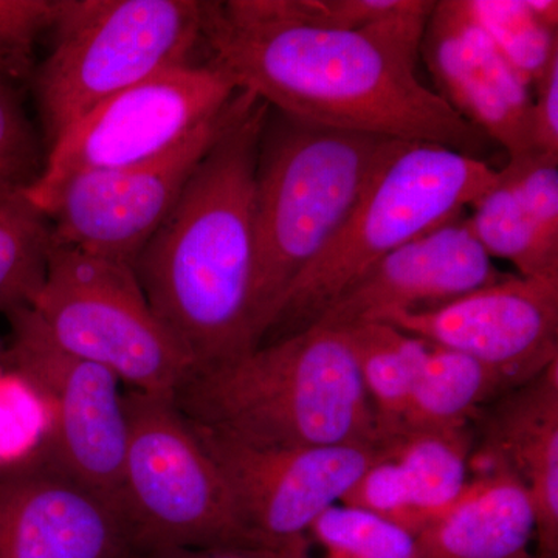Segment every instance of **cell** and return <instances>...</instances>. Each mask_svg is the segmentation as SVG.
Listing matches in <instances>:
<instances>
[{
    "mask_svg": "<svg viewBox=\"0 0 558 558\" xmlns=\"http://www.w3.org/2000/svg\"><path fill=\"white\" fill-rule=\"evenodd\" d=\"M124 410L119 502L134 549L256 545L174 398L130 389Z\"/></svg>",
    "mask_w": 558,
    "mask_h": 558,
    "instance_id": "52a82bcc",
    "label": "cell"
},
{
    "mask_svg": "<svg viewBox=\"0 0 558 558\" xmlns=\"http://www.w3.org/2000/svg\"><path fill=\"white\" fill-rule=\"evenodd\" d=\"M124 558H307L306 539L292 548L259 545L213 546V548L134 549Z\"/></svg>",
    "mask_w": 558,
    "mask_h": 558,
    "instance_id": "4dcf8cb0",
    "label": "cell"
},
{
    "mask_svg": "<svg viewBox=\"0 0 558 558\" xmlns=\"http://www.w3.org/2000/svg\"><path fill=\"white\" fill-rule=\"evenodd\" d=\"M172 398L193 424L255 446L380 442L379 422L343 330L314 326L193 371Z\"/></svg>",
    "mask_w": 558,
    "mask_h": 558,
    "instance_id": "3957f363",
    "label": "cell"
},
{
    "mask_svg": "<svg viewBox=\"0 0 558 558\" xmlns=\"http://www.w3.org/2000/svg\"><path fill=\"white\" fill-rule=\"evenodd\" d=\"M512 388L478 360L427 341L400 429L470 428L484 407Z\"/></svg>",
    "mask_w": 558,
    "mask_h": 558,
    "instance_id": "44dd1931",
    "label": "cell"
},
{
    "mask_svg": "<svg viewBox=\"0 0 558 558\" xmlns=\"http://www.w3.org/2000/svg\"><path fill=\"white\" fill-rule=\"evenodd\" d=\"M50 417L46 402L14 371H0V475L36 461Z\"/></svg>",
    "mask_w": 558,
    "mask_h": 558,
    "instance_id": "4316f807",
    "label": "cell"
},
{
    "mask_svg": "<svg viewBox=\"0 0 558 558\" xmlns=\"http://www.w3.org/2000/svg\"><path fill=\"white\" fill-rule=\"evenodd\" d=\"M236 21H278L336 31L369 27L410 9L413 0H230L219 2Z\"/></svg>",
    "mask_w": 558,
    "mask_h": 558,
    "instance_id": "484cf974",
    "label": "cell"
},
{
    "mask_svg": "<svg viewBox=\"0 0 558 558\" xmlns=\"http://www.w3.org/2000/svg\"><path fill=\"white\" fill-rule=\"evenodd\" d=\"M532 94L531 137L535 154L558 159V60Z\"/></svg>",
    "mask_w": 558,
    "mask_h": 558,
    "instance_id": "f546056e",
    "label": "cell"
},
{
    "mask_svg": "<svg viewBox=\"0 0 558 558\" xmlns=\"http://www.w3.org/2000/svg\"><path fill=\"white\" fill-rule=\"evenodd\" d=\"M190 425L218 468L242 526L256 545L271 548L304 543L314 521L339 505L379 447L255 446Z\"/></svg>",
    "mask_w": 558,
    "mask_h": 558,
    "instance_id": "7c38bea8",
    "label": "cell"
},
{
    "mask_svg": "<svg viewBox=\"0 0 558 558\" xmlns=\"http://www.w3.org/2000/svg\"><path fill=\"white\" fill-rule=\"evenodd\" d=\"M470 229L492 259L520 277L558 279V159H509L494 185L470 205Z\"/></svg>",
    "mask_w": 558,
    "mask_h": 558,
    "instance_id": "d6986e66",
    "label": "cell"
},
{
    "mask_svg": "<svg viewBox=\"0 0 558 558\" xmlns=\"http://www.w3.org/2000/svg\"><path fill=\"white\" fill-rule=\"evenodd\" d=\"M505 275L481 247L464 213L374 264L315 326L343 330L392 312L435 310Z\"/></svg>",
    "mask_w": 558,
    "mask_h": 558,
    "instance_id": "2e32d148",
    "label": "cell"
},
{
    "mask_svg": "<svg viewBox=\"0 0 558 558\" xmlns=\"http://www.w3.org/2000/svg\"><path fill=\"white\" fill-rule=\"evenodd\" d=\"M2 352H3V344L0 343V371H2Z\"/></svg>",
    "mask_w": 558,
    "mask_h": 558,
    "instance_id": "d6a6232c",
    "label": "cell"
},
{
    "mask_svg": "<svg viewBox=\"0 0 558 558\" xmlns=\"http://www.w3.org/2000/svg\"><path fill=\"white\" fill-rule=\"evenodd\" d=\"M421 51L439 97L461 119L501 146L509 159L534 154L532 89L470 16L464 0L435 3Z\"/></svg>",
    "mask_w": 558,
    "mask_h": 558,
    "instance_id": "9a60e30c",
    "label": "cell"
},
{
    "mask_svg": "<svg viewBox=\"0 0 558 558\" xmlns=\"http://www.w3.org/2000/svg\"><path fill=\"white\" fill-rule=\"evenodd\" d=\"M267 110L255 98L220 134L132 267L193 371L258 348L255 179Z\"/></svg>",
    "mask_w": 558,
    "mask_h": 558,
    "instance_id": "7a4b0ae2",
    "label": "cell"
},
{
    "mask_svg": "<svg viewBox=\"0 0 558 558\" xmlns=\"http://www.w3.org/2000/svg\"><path fill=\"white\" fill-rule=\"evenodd\" d=\"M238 94L207 62L161 70L70 124L47 148L43 170L25 196L38 208L75 175L156 159L218 117Z\"/></svg>",
    "mask_w": 558,
    "mask_h": 558,
    "instance_id": "9c48e42d",
    "label": "cell"
},
{
    "mask_svg": "<svg viewBox=\"0 0 558 558\" xmlns=\"http://www.w3.org/2000/svg\"><path fill=\"white\" fill-rule=\"evenodd\" d=\"M470 461L498 464L526 486L539 558H558V360L484 407Z\"/></svg>",
    "mask_w": 558,
    "mask_h": 558,
    "instance_id": "ac0fdd59",
    "label": "cell"
},
{
    "mask_svg": "<svg viewBox=\"0 0 558 558\" xmlns=\"http://www.w3.org/2000/svg\"><path fill=\"white\" fill-rule=\"evenodd\" d=\"M524 558H539V557L538 556H532V554H531V556H527V557H524Z\"/></svg>",
    "mask_w": 558,
    "mask_h": 558,
    "instance_id": "836d02e7",
    "label": "cell"
},
{
    "mask_svg": "<svg viewBox=\"0 0 558 558\" xmlns=\"http://www.w3.org/2000/svg\"><path fill=\"white\" fill-rule=\"evenodd\" d=\"M120 502L35 461L0 475V558H124Z\"/></svg>",
    "mask_w": 558,
    "mask_h": 558,
    "instance_id": "5bb4252c",
    "label": "cell"
},
{
    "mask_svg": "<svg viewBox=\"0 0 558 558\" xmlns=\"http://www.w3.org/2000/svg\"><path fill=\"white\" fill-rule=\"evenodd\" d=\"M403 143L267 110L255 179L258 347L290 286L332 241Z\"/></svg>",
    "mask_w": 558,
    "mask_h": 558,
    "instance_id": "277c9868",
    "label": "cell"
},
{
    "mask_svg": "<svg viewBox=\"0 0 558 558\" xmlns=\"http://www.w3.org/2000/svg\"><path fill=\"white\" fill-rule=\"evenodd\" d=\"M436 2L369 27L336 31L278 21H236L207 3V64L286 116L400 142L435 143L483 159L488 140L416 73Z\"/></svg>",
    "mask_w": 558,
    "mask_h": 558,
    "instance_id": "6da1fadb",
    "label": "cell"
},
{
    "mask_svg": "<svg viewBox=\"0 0 558 558\" xmlns=\"http://www.w3.org/2000/svg\"><path fill=\"white\" fill-rule=\"evenodd\" d=\"M498 170L480 157L407 142L362 194L332 241L295 279L259 347L317 325L389 253L468 213Z\"/></svg>",
    "mask_w": 558,
    "mask_h": 558,
    "instance_id": "5b68a950",
    "label": "cell"
},
{
    "mask_svg": "<svg viewBox=\"0 0 558 558\" xmlns=\"http://www.w3.org/2000/svg\"><path fill=\"white\" fill-rule=\"evenodd\" d=\"M377 322L470 355L519 387L558 360V279L505 275L435 310Z\"/></svg>",
    "mask_w": 558,
    "mask_h": 558,
    "instance_id": "4fadbf2b",
    "label": "cell"
},
{
    "mask_svg": "<svg viewBox=\"0 0 558 558\" xmlns=\"http://www.w3.org/2000/svg\"><path fill=\"white\" fill-rule=\"evenodd\" d=\"M307 558H421L416 535L354 506L326 509L306 534Z\"/></svg>",
    "mask_w": 558,
    "mask_h": 558,
    "instance_id": "cb8c5ba5",
    "label": "cell"
},
{
    "mask_svg": "<svg viewBox=\"0 0 558 558\" xmlns=\"http://www.w3.org/2000/svg\"><path fill=\"white\" fill-rule=\"evenodd\" d=\"M7 318L11 332L2 362L49 410V433L36 461L119 501L128 444L119 377L58 347L31 307Z\"/></svg>",
    "mask_w": 558,
    "mask_h": 558,
    "instance_id": "30bf717a",
    "label": "cell"
},
{
    "mask_svg": "<svg viewBox=\"0 0 558 558\" xmlns=\"http://www.w3.org/2000/svg\"><path fill=\"white\" fill-rule=\"evenodd\" d=\"M473 428L400 429L385 436L340 502L384 517L417 535L442 517L470 483Z\"/></svg>",
    "mask_w": 558,
    "mask_h": 558,
    "instance_id": "e0dca14e",
    "label": "cell"
},
{
    "mask_svg": "<svg viewBox=\"0 0 558 558\" xmlns=\"http://www.w3.org/2000/svg\"><path fill=\"white\" fill-rule=\"evenodd\" d=\"M529 10L543 24L557 31L558 28V2L557 0H526Z\"/></svg>",
    "mask_w": 558,
    "mask_h": 558,
    "instance_id": "1f68e13d",
    "label": "cell"
},
{
    "mask_svg": "<svg viewBox=\"0 0 558 558\" xmlns=\"http://www.w3.org/2000/svg\"><path fill=\"white\" fill-rule=\"evenodd\" d=\"M31 310L58 347L134 391L174 396L193 371L128 264L54 245Z\"/></svg>",
    "mask_w": 558,
    "mask_h": 558,
    "instance_id": "ba28073f",
    "label": "cell"
},
{
    "mask_svg": "<svg viewBox=\"0 0 558 558\" xmlns=\"http://www.w3.org/2000/svg\"><path fill=\"white\" fill-rule=\"evenodd\" d=\"M464 494L417 535L421 558H524L535 539L526 486L498 464L470 465Z\"/></svg>",
    "mask_w": 558,
    "mask_h": 558,
    "instance_id": "ffe728a7",
    "label": "cell"
},
{
    "mask_svg": "<svg viewBox=\"0 0 558 558\" xmlns=\"http://www.w3.org/2000/svg\"><path fill=\"white\" fill-rule=\"evenodd\" d=\"M465 9L510 68L534 90L558 60V33L529 10L526 0H464Z\"/></svg>",
    "mask_w": 558,
    "mask_h": 558,
    "instance_id": "d4e9b609",
    "label": "cell"
},
{
    "mask_svg": "<svg viewBox=\"0 0 558 558\" xmlns=\"http://www.w3.org/2000/svg\"><path fill=\"white\" fill-rule=\"evenodd\" d=\"M253 100L240 90L218 117L156 159L68 180L38 207L54 245L134 267L205 154Z\"/></svg>",
    "mask_w": 558,
    "mask_h": 558,
    "instance_id": "8fae6325",
    "label": "cell"
},
{
    "mask_svg": "<svg viewBox=\"0 0 558 558\" xmlns=\"http://www.w3.org/2000/svg\"><path fill=\"white\" fill-rule=\"evenodd\" d=\"M343 332L379 422L381 440L402 428L427 341L379 322L351 326Z\"/></svg>",
    "mask_w": 558,
    "mask_h": 558,
    "instance_id": "7402d4cb",
    "label": "cell"
},
{
    "mask_svg": "<svg viewBox=\"0 0 558 558\" xmlns=\"http://www.w3.org/2000/svg\"><path fill=\"white\" fill-rule=\"evenodd\" d=\"M60 0H0V84L20 92L36 69V46L57 21Z\"/></svg>",
    "mask_w": 558,
    "mask_h": 558,
    "instance_id": "83f0119b",
    "label": "cell"
},
{
    "mask_svg": "<svg viewBox=\"0 0 558 558\" xmlns=\"http://www.w3.org/2000/svg\"><path fill=\"white\" fill-rule=\"evenodd\" d=\"M54 248L50 220L20 193L0 196V312L31 307Z\"/></svg>",
    "mask_w": 558,
    "mask_h": 558,
    "instance_id": "603a6c76",
    "label": "cell"
},
{
    "mask_svg": "<svg viewBox=\"0 0 558 558\" xmlns=\"http://www.w3.org/2000/svg\"><path fill=\"white\" fill-rule=\"evenodd\" d=\"M207 3L60 0L50 53L31 81L46 148L113 95L194 62L204 46Z\"/></svg>",
    "mask_w": 558,
    "mask_h": 558,
    "instance_id": "8992f818",
    "label": "cell"
},
{
    "mask_svg": "<svg viewBox=\"0 0 558 558\" xmlns=\"http://www.w3.org/2000/svg\"><path fill=\"white\" fill-rule=\"evenodd\" d=\"M43 165L38 135L22 108L20 92L0 84V196L27 190Z\"/></svg>",
    "mask_w": 558,
    "mask_h": 558,
    "instance_id": "f1b7e54d",
    "label": "cell"
}]
</instances>
